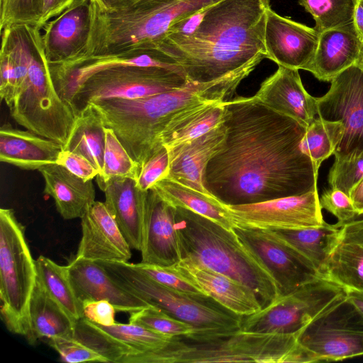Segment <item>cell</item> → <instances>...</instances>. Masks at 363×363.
Listing matches in <instances>:
<instances>
[{
	"label": "cell",
	"instance_id": "4dcf8cb0",
	"mask_svg": "<svg viewBox=\"0 0 363 363\" xmlns=\"http://www.w3.org/2000/svg\"><path fill=\"white\" fill-rule=\"evenodd\" d=\"M105 127L99 111L89 104L77 113L63 149L84 156L100 172L104 164Z\"/></svg>",
	"mask_w": 363,
	"mask_h": 363
},
{
	"label": "cell",
	"instance_id": "2e32d148",
	"mask_svg": "<svg viewBox=\"0 0 363 363\" xmlns=\"http://www.w3.org/2000/svg\"><path fill=\"white\" fill-rule=\"evenodd\" d=\"M90 0H76L41 29L45 55L49 65H60L82 57L91 23Z\"/></svg>",
	"mask_w": 363,
	"mask_h": 363
},
{
	"label": "cell",
	"instance_id": "681fc988",
	"mask_svg": "<svg viewBox=\"0 0 363 363\" xmlns=\"http://www.w3.org/2000/svg\"><path fill=\"white\" fill-rule=\"evenodd\" d=\"M350 196L359 216L363 211V179L352 190Z\"/></svg>",
	"mask_w": 363,
	"mask_h": 363
},
{
	"label": "cell",
	"instance_id": "7a4b0ae2",
	"mask_svg": "<svg viewBox=\"0 0 363 363\" xmlns=\"http://www.w3.org/2000/svg\"><path fill=\"white\" fill-rule=\"evenodd\" d=\"M269 0H220L206 9L188 36L166 35L157 50L174 60L191 82L219 79L267 58L264 30Z\"/></svg>",
	"mask_w": 363,
	"mask_h": 363
},
{
	"label": "cell",
	"instance_id": "6da1fadb",
	"mask_svg": "<svg viewBox=\"0 0 363 363\" xmlns=\"http://www.w3.org/2000/svg\"><path fill=\"white\" fill-rule=\"evenodd\" d=\"M224 141L208 162L203 184L227 205L259 203L318 189V173L303 152L306 128L255 97L226 101Z\"/></svg>",
	"mask_w": 363,
	"mask_h": 363
},
{
	"label": "cell",
	"instance_id": "5b68a950",
	"mask_svg": "<svg viewBox=\"0 0 363 363\" xmlns=\"http://www.w3.org/2000/svg\"><path fill=\"white\" fill-rule=\"evenodd\" d=\"M182 259L228 276L250 288L262 308L280 291L269 272L233 229L191 211L176 208Z\"/></svg>",
	"mask_w": 363,
	"mask_h": 363
},
{
	"label": "cell",
	"instance_id": "277c9868",
	"mask_svg": "<svg viewBox=\"0 0 363 363\" xmlns=\"http://www.w3.org/2000/svg\"><path fill=\"white\" fill-rule=\"evenodd\" d=\"M311 362L297 334L200 332L172 336L162 347L123 357L119 363Z\"/></svg>",
	"mask_w": 363,
	"mask_h": 363
},
{
	"label": "cell",
	"instance_id": "83f0119b",
	"mask_svg": "<svg viewBox=\"0 0 363 363\" xmlns=\"http://www.w3.org/2000/svg\"><path fill=\"white\" fill-rule=\"evenodd\" d=\"M151 189L174 208L191 211L227 229L234 228L225 204L211 194L169 179L157 182Z\"/></svg>",
	"mask_w": 363,
	"mask_h": 363
},
{
	"label": "cell",
	"instance_id": "5bb4252c",
	"mask_svg": "<svg viewBox=\"0 0 363 363\" xmlns=\"http://www.w3.org/2000/svg\"><path fill=\"white\" fill-rule=\"evenodd\" d=\"M233 230L273 277L280 296L322 278L307 260L269 230L238 227Z\"/></svg>",
	"mask_w": 363,
	"mask_h": 363
},
{
	"label": "cell",
	"instance_id": "30bf717a",
	"mask_svg": "<svg viewBox=\"0 0 363 363\" xmlns=\"http://www.w3.org/2000/svg\"><path fill=\"white\" fill-rule=\"evenodd\" d=\"M345 294L323 278L280 296L258 312L242 317L240 330L272 334H298L306 325Z\"/></svg>",
	"mask_w": 363,
	"mask_h": 363
},
{
	"label": "cell",
	"instance_id": "db71d44e",
	"mask_svg": "<svg viewBox=\"0 0 363 363\" xmlns=\"http://www.w3.org/2000/svg\"><path fill=\"white\" fill-rule=\"evenodd\" d=\"M363 216V211L360 213L359 216Z\"/></svg>",
	"mask_w": 363,
	"mask_h": 363
},
{
	"label": "cell",
	"instance_id": "b9f144b4",
	"mask_svg": "<svg viewBox=\"0 0 363 363\" xmlns=\"http://www.w3.org/2000/svg\"><path fill=\"white\" fill-rule=\"evenodd\" d=\"M46 340L47 343L59 353L61 360L65 362H106L104 357L72 336L55 337Z\"/></svg>",
	"mask_w": 363,
	"mask_h": 363
},
{
	"label": "cell",
	"instance_id": "3957f363",
	"mask_svg": "<svg viewBox=\"0 0 363 363\" xmlns=\"http://www.w3.org/2000/svg\"><path fill=\"white\" fill-rule=\"evenodd\" d=\"M255 60L219 79L188 82L169 91L135 99L91 102L140 169L164 146L172 132L212 104L229 100L241 82L261 62Z\"/></svg>",
	"mask_w": 363,
	"mask_h": 363
},
{
	"label": "cell",
	"instance_id": "8992f818",
	"mask_svg": "<svg viewBox=\"0 0 363 363\" xmlns=\"http://www.w3.org/2000/svg\"><path fill=\"white\" fill-rule=\"evenodd\" d=\"M37 279L35 260L25 228L11 208L0 209V313L7 329L26 337L29 307Z\"/></svg>",
	"mask_w": 363,
	"mask_h": 363
},
{
	"label": "cell",
	"instance_id": "ee69618b",
	"mask_svg": "<svg viewBox=\"0 0 363 363\" xmlns=\"http://www.w3.org/2000/svg\"><path fill=\"white\" fill-rule=\"evenodd\" d=\"M169 168V152L167 148L163 147L141 168L136 180L137 186L143 191H148L157 182L167 177Z\"/></svg>",
	"mask_w": 363,
	"mask_h": 363
},
{
	"label": "cell",
	"instance_id": "4316f807",
	"mask_svg": "<svg viewBox=\"0 0 363 363\" xmlns=\"http://www.w3.org/2000/svg\"><path fill=\"white\" fill-rule=\"evenodd\" d=\"M44 193L51 196L56 209L66 220L81 218L95 201L92 180L86 181L57 163L40 168Z\"/></svg>",
	"mask_w": 363,
	"mask_h": 363
},
{
	"label": "cell",
	"instance_id": "f35d334b",
	"mask_svg": "<svg viewBox=\"0 0 363 363\" xmlns=\"http://www.w3.org/2000/svg\"><path fill=\"white\" fill-rule=\"evenodd\" d=\"M363 179V152H353L335 157L329 171L330 188L339 189L348 196Z\"/></svg>",
	"mask_w": 363,
	"mask_h": 363
},
{
	"label": "cell",
	"instance_id": "f6af8a7d",
	"mask_svg": "<svg viewBox=\"0 0 363 363\" xmlns=\"http://www.w3.org/2000/svg\"><path fill=\"white\" fill-rule=\"evenodd\" d=\"M56 163L86 181L92 180L99 173L86 157L67 150L62 149Z\"/></svg>",
	"mask_w": 363,
	"mask_h": 363
},
{
	"label": "cell",
	"instance_id": "7dc6e473",
	"mask_svg": "<svg viewBox=\"0 0 363 363\" xmlns=\"http://www.w3.org/2000/svg\"><path fill=\"white\" fill-rule=\"evenodd\" d=\"M76 0H43L42 16L38 28H42L50 20L60 15Z\"/></svg>",
	"mask_w": 363,
	"mask_h": 363
},
{
	"label": "cell",
	"instance_id": "f546056e",
	"mask_svg": "<svg viewBox=\"0 0 363 363\" xmlns=\"http://www.w3.org/2000/svg\"><path fill=\"white\" fill-rule=\"evenodd\" d=\"M340 225L326 222L317 227L292 230H268L307 260L321 277Z\"/></svg>",
	"mask_w": 363,
	"mask_h": 363
},
{
	"label": "cell",
	"instance_id": "f907efd6",
	"mask_svg": "<svg viewBox=\"0 0 363 363\" xmlns=\"http://www.w3.org/2000/svg\"><path fill=\"white\" fill-rule=\"evenodd\" d=\"M353 23L358 34L363 40V0H357Z\"/></svg>",
	"mask_w": 363,
	"mask_h": 363
},
{
	"label": "cell",
	"instance_id": "ba28073f",
	"mask_svg": "<svg viewBox=\"0 0 363 363\" xmlns=\"http://www.w3.org/2000/svg\"><path fill=\"white\" fill-rule=\"evenodd\" d=\"M9 108L14 121L27 130L55 140L63 147L67 144L77 114L57 91L41 35L27 78Z\"/></svg>",
	"mask_w": 363,
	"mask_h": 363
},
{
	"label": "cell",
	"instance_id": "e575fe53",
	"mask_svg": "<svg viewBox=\"0 0 363 363\" xmlns=\"http://www.w3.org/2000/svg\"><path fill=\"white\" fill-rule=\"evenodd\" d=\"M140 169L111 128L105 127L104 164L97 174L98 186L117 178L137 180Z\"/></svg>",
	"mask_w": 363,
	"mask_h": 363
},
{
	"label": "cell",
	"instance_id": "ac0fdd59",
	"mask_svg": "<svg viewBox=\"0 0 363 363\" xmlns=\"http://www.w3.org/2000/svg\"><path fill=\"white\" fill-rule=\"evenodd\" d=\"M175 216L176 208L150 189L140 250L141 262L169 267L182 259Z\"/></svg>",
	"mask_w": 363,
	"mask_h": 363
},
{
	"label": "cell",
	"instance_id": "d6a6232c",
	"mask_svg": "<svg viewBox=\"0 0 363 363\" xmlns=\"http://www.w3.org/2000/svg\"><path fill=\"white\" fill-rule=\"evenodd\" d=\"M344 133L342 124L317 116L306 128L301 147L318 173L322 162L334 155Z\"/></svg>",
	"mask_w": 363,
	"mask_h": 363
},
{
	"label": "cell",
	"instance_id": "1f68e13d",
	"mask_svg": "<svg viewBox=\"0 0 363 363\" xmlns=\"http://www.w3.org/2000/svg\"><path fill=\"white\" fill-rule=\"evenodd\" d=\"M35 266L37 279L48 294L75 321L84 318L82 303L75 295L67 267L43 255L35 259Z\"/></svg>",
	"mask_w": 363,
	"mask_h": 363
},
{
	"label": "cell",
	"instance_id": "9a60e30c",
	"mask_svg": "<svg viewBox=\"0 0 363 363\" xmlns=\"http://www.w3.org/2000/svg\"><path fill=\"white\" fill-rule=\"evenodd\" d=\"M320 33L315 28L267 11L264 45L267 58L278 66L308 71L314 58Z\"/></svg>",
	"mask_w": 363,
	"mask_h": 363
},
{
	"label": "cell",
	"instance_id": "f5cc1de1",
	"mask_svg": "<svg viewBox=\"0 0 363 363\" xmlns=\"http://www.w3.org/2000/svg\"><path fill=\"white\" fill-rule=\"evenodd\" d=\"M355 65L359 67L363 71V45H362L359 55L358 57V59L355 63Z\"/></svg>",
	"mask_w": 363,
	"mask_h": 363
},
{
	"label": "cell",
	"instance_id": "ffe728a7",
	"mask_svg": "<svg viewBox=\"0 0 363 363\" xmlns=\"http://www.w3.org/2000/svg\"><path fill=\"white\" fill-rule=\"evenodd\" d=\"M254 96L306 128L318 116L316 98L305 89L298 69L278 66L277 71L262 82Z\"/></svg>",
	"mask_w": 363,
	"mask_h": 363
},
{
	"label": "cell",
	"instance_id": "ab89813d",
	"mask_svg": "<svg viewBox=\"0 0 363 363\" xmlns=\"http://www.w3.org/2000/svg\"><path fill=\"white\" fill-rule=\"evenodd\" d=\"M43 0H0V29L39 26Z\"/></svg>",
	"mask_w": 363,
	"mask_h": 363
},
{
	"label": "cell",
	"instance_id": "52a82bcc",
	"mask_svg": "<svg viewBox=\"0 0 363 363\" xmlns=\"http://www.w3.org/2000/svg\"><path fill=\"white\" fill-rule=\"evenodd\" d=\"M95 262L128 291L150 305L192 325L196 331L240 329L242 317L227 310L211 298L195 296L167 287L128 262Z\"/></svg>",
	"mask_w": 363,
	"mask_h": 363
},
{
	"label": "cell",
	"instance_id": "bcb514c9",
	"mask_svg": "<svg viewBox=\"0 0 363 363\" xmlns=\"http://www.w3.org/2000/svg\"><path fill=\"white\" fill-rule=\"evenodd\" d=\"M83 316L86 319L101 325L115 324L116 309L109 301L106 300L85 301L82 303Z\"/></svg>",
	"mask_w": 363,
	"mask_h": 363
},
{
	"label": "cell",
	"instance_id": "484cf974",
	"mask_svg": "<svg viewBox=\"0 0 363 363\" xmlns=\"http://www.w3.org/2000/svg\"><path fill=\"white\" fill-rule=\"evenodd\" d=\"M63 147L57 142L10 123L0 128V160L26 170L56 163Z\"/></svg>",
	"mask_w": 363,
	"mask_h": 363
},
{
	"label": "cell",
	"instance_id": "7c38bea8",
	"mask_svg": "<svg viewBox=\"0 0 363 363\" xmlns=\"http://www.w3.org/2000/svg\"><path fill=\"white\" fill-rule=\"evenodd\" d=\"M225 206L234 228L292 230L317 227L325 223L318 189L259 203Z\"/></svg>",
	"mask_w": 363,
	"mask_h": 363
},
{
	"label": "cell",
	"instance_id": "d590c367",
	"mask_svg": "<svg viewBox=\"0 0 363 363\" xmlns=\"http://www.w3.org/2000/svg\"><path fill=\"white\" fill-rule=\"evenodd\" d=\"M226 101L211 104L197 113L164 141L167 150L191 142L221 125L225 119Z\"/></svg>",
	"mask_w": 363,
	"mask_h": 363
},
{
	"label": "cell",
	"instance_id": "8fae6325",
	"mask_svg": "<svg viewBox=\"0 0 363 363\" xmlns=\"http://www.w3.org/2000/svg\"><path fill=\"white\" fill-rule=\"evenodd\" d=\"M297 341L312 362L363 355V317L345 291L297 334Z\"/></svg>",
	"mask_w": 363,
	"mask_h": 363
},
{
	"label": "cell",
	"instance_id": "c3c4849f",
	"mask_svg": "<svg viewBox=\"0 0 363 363\" xmlns=\"http://www.w3.org/2000/svg\"><path fill=\"white\" fill-rule=\"evenodd\" d=\"M99 8L113 11L128 7L138 0H92Z\"/></svg>",
	"mask_w": 363,
	"mask_h": 363
},
{
	"label": "cell",
	"instance_id": "f1b7e54d",
	"mask_svg": "<svg viewBox=\"0 0 363 363\" xmlns=\"http://www.w3.org/2000/svg\"><path fill=\"white\" fill-rule=\"evenodd\" d=\"M30 331L26 337L34 345L38 339L71 337L76 321L46 291L36 279L30 302Z\"/></svg>",
	"mask_w": 363,
	"mask_h": 363
},
{
	"label": "cell",
	"instance_id": "d4e9b609",
	"mask_svg": "<svg viewBox=\"0 0 363 363\" xmlns=\"http://www.w3.org/2000/svg\"><path fill=\"white\" fill-rule=\"evenodd\" d=\"M363 40L354 23L320 33L314 58L308 71L320 81L331 82L355 65Z\"/></svg>",
	"mask_w": 363,
	"mask_h": 363
},
{
	"label": "cell",
	"instance_id": "816d5d0a",
	"mask_svg": "<svg viewBox=\"0 0 363 363\" xmlns=\"http://www.w3.org/2000/svg\"><path fill=\"white\" fill-rule=\"evenodd\" d=\"M349 301L363 317V291L345 290Z\"/></svg>",
	"mask_w": 363,
	"mask_h": 363
},
{
	"label": "cell",
	"instance_id": "603a6c76",
	"mask_svg": "<svg viewBox=\"0 0 363 363\" xmlns=\"http://www.w3.org/2000/svg\"><path fill=\"white\" fill-rule=\"evenodd\" d=\"M99 187L104 203L131 248L141 250L148 191H143L131 178L111 179Z\"/></svg>",
	"mask_w": 363,
	"mask_h": 363
},
{
	"label": "cell",
	"instance_id": "cb8c5ba5",
	"mask_svg": "<svg viewBox=\"0 0 363 363\" xmlns=\"http://www.w3.org/2000/svg\"><path fill=\"white\" fill-rule=\"evenodd\" d=\"M225 133L223 123L201 137L168 150L169 168L165 179L211 194L204 186L203 174L208 162L221 147Z\"/></svg>",
	"mask_w": 363,
	"mask_h": 363
},
{
	"label": "cell",
	"instance_id": "7bdbcfd3",
	"mask_svg": "<svg viewBox=\"0 0 363 363\" xmlns=\"http://www.w3.org/2000/svg\"><path fill=\"white\" fill-rule=\"evenodd\" d=\"M319 201L320 208L335 216L340 225L359 216L350 196L339 189L330 188L325 191Z\"/></svg>",
	"mask_w": 363,
	"mask_h": 363
},
{
	"label": "cell",
	"instance_id": "4fadbf2b",
	"mask_svg": "<svg viewBox=\"0 0 363 363\" xmlns=\"http://www.w3.org/2000/svg\"><path fill=\"white\" fill-rule=\"evenodd\" d=\"M316 100L318 117L340 122L344 127L335 157L363 152V71L355 65L346 69Z\"/></svg>",
	"mask_w": 363,
	"mask_h": 363
},
{
	"label": "cell",
	"instance_id": "60d3db41",
	"mask_svg": "<svg viewBox=\"0 0 363 363\" xmlns=\"http://www.w3.org/2000/svg\"><path fill=\"white\" fill-rule=\"evenodd\" d=\"M133 265L152 279L167 287L195 296L208 297L201 289L179 273L172 266L164 267L143 262L133 264Z\"/></svg>",
	"mask_w": 363,
	"mask_h": 363
},
{
	"label": "cell",
	"instance_id": "9c48e42d",
	"mask_svg": "<svg viewBox=\"0 0 363 363\" xmlns=\"http://www.w3.org/2000/svg\"><path fill=\"white\" fill-rule=\"evenodd\" d=\"M188 82L184 74L164 67L123 65L96 72L60 95L77 114L93 101L144 98L178 89Z\"/></svg>",
	"mask_w": 363,
	"mask_h": 363
},
{
	"label": "cell",
	"instance_id": "d6986e66",
	"mask_svg": "<svg viewBox=\"0 0 363 363\" xmlns=\"http://www.w3.org/2000/svg\"><path fill=\"white\" fill-rule=\"evenodd\" d=\"M66 267L75 295L82 303L106 300L113 304L116 311L130 313L150 306L117 283L95 261L75 257Z\"/></svg>",
	"mask_w": 363,
	"mask_h": 363
},
{
	"label": "cell",
	"instance_id": "8d00e7d4",
	"mask_svg": "<svg viewBox=\"0 0 363 363\" xmlns=\"http://www.w3.org/2000/svg\"><path fill=\"white\" fill-rule=\"evenodd\" d=\"M357 0H298L313 16L319 32L353 22Z\"/></svg>",
	"mask_w": 363,
	"mask_h": 363
},
{
	"label": "cell",
	"instance_id": "74e56055",
	"mask_svg": "<svg viewBox=\"0 0 363 363\" xmlns=\"http://www.w3.org/2000/svg\"><path fill=\"white\" fill-rule=\"evenodd\" d=\"M129 323L170 336L186 335L196 330L192 325L152 305L130 313Z\"/></svg>",
	"mask_w": 363,
	"mask_h": 363
},
{
	"label": "cell",
	"instance_id": "e0dca14e",
	"mask_svg": "<svg viewBox=\"0 0 363 363\" xmlns=\"http://www.w3.org/2000/svg\"><path fill=\"white\" fill-rule=\"evenodd\" d=\"M82 238L75 257L93 261L128 262L131 247L104 202L95 201L81 218Z\"/></svg>",
	"mask_w": 363,
	"mask_h": 363
},
{
	"label": "cell",
	"instance_id": "44dd1931",
	"mask_svg": "<svg viewBox=\"0 0 363 363\" xmlns=\"http://www.w3.org/2000/svg\"><path fill=\"white\" fill-rule=\"evenodd\" d=\"M172 267L206 296L238 315L247 316L262 308L254 291L228 276L186 259H182Z\"/></svg>",
	"mask_w": 363,
	"mask_h": 363
},
{
	"label": "cell",
	"instance_id": "7402d4cb",
	"mask_svg": "<svg viewBox=\"0 0 363 363\" xmlns=\"http://www.w3.org/2000/svg\"><path fill=\"white\" fill-rule=\"evenodd\" d=\"M359 218L340 225L321 274L345 290L363 291V217Z\"/></svg>",
	"mask_w": 363,
	"mask_h": 363
},
{
	"label": "cell",
	"instance_id": "836d02e7",
	"mask_svg": "<svg viewBox=\"0 0 363 363\" xmlns=\"http://www.w3.org/2000/svg\"><path fill=\"white\" fill-rule=\"evenodd\" d=\"M95 324L115 342L127 349L130 354L159 349L172 337L130 323H116L111 325Z\"/></svg>",
	"mask_w": 363,
	"mask_h": 363
}]
</instances>
